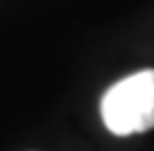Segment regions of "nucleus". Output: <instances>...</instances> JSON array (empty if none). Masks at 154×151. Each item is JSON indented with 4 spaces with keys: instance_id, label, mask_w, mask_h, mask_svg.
Masks as SVG:
<instances>
[{
    "instance_id": "1",
    "label": "nucleus",
    "mask_w": 154,
    "mask_h": 151,
    "mask_svg": "<svg viewBox=\"0 0 154 151\" xmlns=\"http://www.w3.org/2000/svg\"><path fill=\"white\" fill-rule=\"evenodd\" d=\"M102 120L113 135L154 129V70H140L113 84L102 97Z\"/></svg>"
}]
</instances>
